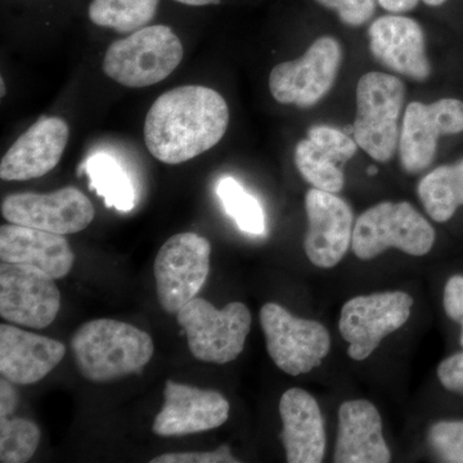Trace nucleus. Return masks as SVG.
Returning a JSON list of instances; mask_svg holds the SVG:
<instances>
[{
  "label": "nucleus",
  "instance_id": "nucleus-28",
  "mask_svg": "<svg viewBox=\"0 0 463 463\" xmlns=\"http://www.w3.org/2000/svg\"><path fill=\"white\" fill-rule=\"evenodd\" d=\"M428 440L440 461L463 463V420L434 423Z\"/></svg>",
  "mask_w": 463,
  "mask_h": 463
},
{
  "label": "nucleus",
  "instance_id": "nucleus-9",
  "mask_svg": "<svg viewBox=\"0 0 463 463\" xmlns=\"http://www.w3.org/2000/svg\"><path fill=\"white\" fill-rule=\"evenodd\" d=\"M341 61L340 43L332 36H321L298 60L274 67L269 76L270 94L282 105L313 108L334 87Z\"/></svg>",
  "mask_w": 463,
  "mask_h": 463
},
{
  "label": "nucleus",
  "instance_id": "nucleus-10",
  "mask_svg": "<svg viewBox=\"0 0 463 463\" xmlns=\"http://www.w3.org/2000/svg\"><path fill=\"white\" fill-rule=\"evenodd\" d=\"M413 298L403 291L379 292L350 298L341 309L339 328L349 343L347 354L364 361L388 335L403 327L411 317Z\"/></svg>",
  "mask_w": 463,
  "mask_h": 463
},
{
  "label": "nucleus",
  "instance_id": "nucleus-17",
  "mask_svg": "<svg viewBox=\"0 0 463 463\" xmlns=\"http://www.w3.org/2000/svg\"><path fill=\"white\" fill-rule=\"evenodd\" d=\"M70 129L61 118H42L18 137L0 163V178L7 182L32 181L52 172L69 142Z\"/></svg>",
  "mask_w": 463,
  "mask_h": 463
},
{
  "label": "nucleus",
  "instance_id": "nucleus-4",
  "mask_svg": "<svg viewBox=\"0 0 463 463\" xmlns=\"http://www.w3.org/2000/svg\"><path fill=\"white\" fill-rule=\"evenodd\" d=\"M182 60V43L169 26H146L109 45L103 71L124 87L146 88L165 80Z\"/></svg>",
  "mask_w": 463,
  "mask_h": 463
},
{
  "label": "nucleus",
  "instance_id": "nucleus-22",
  "mask_svg": "<svg viewBox=\"0 0 463 463\" xmlns=\"http://www.w3.org/2000/svg\"><path fill=\"white\" fill-rule=\"evenodd\" d=\"M390 459L383 420L374 404L364 399L341 404L335 462L388 463Z\"/></svg>",
  "mask_w": 463,
  "mask_h": 463
},
{
  "label": "nucleus",
  "instance_id": "nucleus-32",
  "mask_svg": "<svg viewBox=\"0 0 463 463\" xmlns=\"http://www.w3.org/2000/svg\"><path fill=\"white\" fill-rule=\"evenodd\" d=\"M438 377L444 388L463 395V352L444 359L439 364Z\"/></svg>",
  "mask_w": 463,
  "mask_h": 463
},
{
  "label": "nucleus",
  "instance_id": "nucleus-2",
  "mask_svg": "<svg viewBox=\"0 0 463 463\" xmlns=\"http://www.w3.org/2000/svg\"><path fill=\"white\" fill-rule=\"evenodd\" d=\"M71 349L79 373L93 383L141 373L155 352L147 332L109 318L84 323L72 336Z\"/></svg>",
  "mask_w": 463,
  "mask_h": 463
},
{
  "label": "nucleus",
  "instance_id": "nucleus-25",
  "mask_svg": "<svg viewBox=\"0 0 463 463\" xmlns=\"http://www.w3.org/2000/svg\"><path fill=\"white\" fill-rule=\"evenodd\" d=\"M158 0H91L88 14L94 25L133 33L154 20Z\"/></svg>",
  "mask_w": 463,
  "mask_h": 463
},
{
  "label": "nucleus",
  "instance_id": "nucleus-23",
  "mask_svg": "<svg viewBox=\"0 0 463 463\" xmlns=\"http://www.w3.org/2000/svg\"><path fill=\"white\" fill-rule=\"evenodd\" d=\"M417 194L432 221L446 223L452 219L457 209L463 206V158L423 176Z\"/></svg>",
  "mask_w": 463,
  "mask_h": 463
},
{
  "label": "nucleus",
  "instance_id": "nucleus-37",
  "mask_svg": "<svg viewBox=\"0 0 463 463\" xmlns=\"http://www.w3.org/2000/svg\"><path fill=\"white\" fill-rule=\"evenodd\" d=\"M367 173L370 174V175H374V174H377V167L376 166L368 167Z\"/></svg>",
  "mask_w": 463,
  "mask_h": 463
},
{
  "label": "nucleus",
  "instance_id": "nucleus-26",
  "mask_svg": "<svg viewBox=\"0 0 463 463\" xmlns=\"http://www.w3.org/2000/svg\"><path fill=\"white\" fill-rule=\"evenodd\" d=\"M216 192L225 212L233 218L241 231L254 236L265 233L263 207L236 179L225 176L219 182Z\"/></svg>",
  "mask_w": 463,
  "mask_h": 463
},
{
  "label": "nucleus",
  "instance_id": "nucleus-35",
  "mask_svg": "<svg viewBox=\"0 0 463 463\" xmlns=\"http://www.w3.org/2000/svg\"><path fill=\"white\" fill-rule=\"evenodd\" d=\"M181 5H192V7H203V5H216L219 0H174Z\"/></svg>",
  "mask_w": 463,
  "mask_h": 463
},
{
  "label": "nucleus",
  "instance_id": "nucleus-16",
  "mask_svg": "<svg viewBox=\"0 0 463 463\" xmlns=\"http://www.w3.org/2000/svg\"><path fill=\"white\" fill-rule=\"evenodd\" d=\"M370 50L386 69L414 81L430 78L422 27L413 18L388 14L377 18L368 30Z\"/></svg>",
  "mask_w": 463,
  "mask_h": 463
},
{
  "label": "nucleus",
  "instance_id": "nucleus-21",
  "mask_svg": "<svg viewBox=\"0 0 463 463\" xmlns=\"http://www.w3.org/2000/svg\"><path fill=\"white\" fill-rule=\"evenodd\" d=\"M279 414L288 462H322L326 452L325 422L315 397L300 388L288 389L279 402Z\"/></svg>",
  "mask_w": 463,
  "mask_h": 463
},
{
  "label": "nucleus",
  "instance_id": "nucleus-20",
  "mask_svg": "<svg viewBox=\"0 0 463 463\" xmlns=\"http://www.w3.org/2000/svg\"><path fill=\"white\" fill-rule=\"evenodd\" d=\"M0 259L32 265L54 279L66 277L75 263L74 251L62 234L14 223L0 228Z\"/></svg>",
  "mask_w": 463,
  "mask_h": 463
},
{
  "label": "nucleus",
  "instance_id": "nucleus-31",
  "mask_svg": "<svg viewBox=\"0 0 463 463\" xmlns=\"http://www.w3.org/2000/svg\"><path fill=\"white\" fill-rule=\"evenodd\" d=\"M444 309L452 321L461 325V345L463 346V276H453L448 279L444 288Z\"/></svg>",
  "mask_w": 463,
  "mask_h": 463
},
{
  "label": "nucleus",
  "instance_id": "nucleus-12",
  "mask_svg": "<svg viewBox=\"0 0 463 463\" xmlns=\"http://www.w3.org/2000/svg\"><path fill=\"white\" fill-rule=\"evenodd\" d=\"M2 215L9 223L66 236L84 231L96 212L83 192L65 187L51 194H9L3 200Z\"/></svg>",
  "mask_w": 463,
  "mask_h": 463
},
{
  "label": "nucleus",
  "instance_id": "nucleus-18",
  "mask_svg": "<svg viewBox=\"0 0 463 463\" xmlns=\"http://www.w3.org/2000/svg\"><path fill=\"white\" fill-rule=\"evenodd\" d=\"M358 145L347 134L328 125H316L295 147V165L318 190L337 194L345 184L341 164L352 160Z\"/></svg>",
  "mask_w": 463,
  "mask_h": 463
},
{
  "label": "nucleus",
  "instance_id": "nucleus-24",
  "mask_svg": "<svg viewBox=\"0 0 463 463\" xmlns=\"http://www.w3.org/2000/svg\"><path fill=\"white\" fill-rule=\"evenodd\" d=\"M81 169L90 176L91 190L103 197L106 206L127 213L136 205L132 179L114 156L99 152L88 158Z\"/></svg>",
  "mask_w": 463,
  "mask_h": 463
},
{
  "label": "nucleus",
  "instance_id": "nucleus-38",
  "mask_svg": "<svg viewBox=\"0 0 463 463\" xmlns=\"http://www.w3.org/2000/svg\"><path fill=\"white\" fill-rule=\"evenodd\" d=\"M2 97L5 96V81H3V79H2Z\"/></svg>",
  "mask_w": 463,
  "mask_h": 463
},
{
  "label": "nucleus",
  "instance_id": "nucleus-7",
  "mask_svg": "<svg viewBox=\"0 0 463 463\" xmlns=\"http://www.w3.org/2000/svg\"><path fill=\"white\" fill-rule=\"evenodd\" d=\"M260 325L270 358L289 376L309 373L330 353V334L322 323L298 318L279 304L261 307Z\"/></svg>",
  "mask_w": 463,
  "mask_h": 463
},
{
  "label": "nucleus",
  "instance_id": "nucleus-14",
  "mask_svg": "<svg viewBox=\"0 0 463 463\" xmlns=\"http://www.w3.org/2000/svg\"><path fill=\"white\" fill-rule=\"evenodd\" d=\"M306 210L307 232L304 250L307 259L316 267H335L352 245V207L336 194L313 187L306 196Z\"/></svg>",
  "mask_w": 463,
  "mask_h": 463
},
{
  "label": "nucleus",
  "instance_id": "nucleus-15",
  "mask_svg": "<svg viewBox=\"0 0 463 463\" xmlns=\"http://www.w3.org/2000/svg\"><path fill=\"white\" fill-rule=\"evenodd\" d=\"M165 403L152 425L158 437H185L221 428L230 417V402L215 390L166 381Z\"/></svg>",
  "mask_w": 463,
  "mask_h": 463
},
{
  "label": "nucleus",
  "instance_id": "nucleus-19",
  "mask_svg": "<svg viewBox=\"0 0 463 463\" xmlns=\"http://www.w3.org/2000/svg\"><path fill=\"white\" fill-rule=\"evenodd\" d=\"M66 355L60 341L0 326V373L14 385H32L50 374Z\"/></svg>",
  "mask_w": 463,
  "mask_h": 463
},
{
  "label": "nucleus",
  "instance_id": "nucleus-3",
  "mask_svg": "<svg viewBox=\"0 0 463 463\" xmlns=\"http://www.w3.org/2000/svg\"><path fill=\"white\" fill-rule=\"evenodd\" d=\"M404 99L405 85L394 75L368 72L356 85L354 141L379 163H388L397 154Z\"/></svg>",
  "mask_w": 463,
  "mask_h": 463
},
{
  "label": "nucleus",
  "instance_id": "nucleus-33",
  "mask_svg": "<svg viewBox=\"0 0 463 463\" xmlns=\"http://www.w3.org/2000/svg\"><path fill=\"white\" fill-rule=\"evenodd\" d=\"M14 383L5 377L0 380V417H11L17 407V392Z\"/></svg>",
  "mask_w": 463,
  "mask_h": 463
},
{
  "label": "nucleus",
  "instance_id": "nucleus-5",
  "mask_svg": "<svg viewBox=\"0 0 463 463\" xmlns=\"http://www.w3.org/2000/svg\"><path fill=\"white\" fill-rule=\"evenodd\" d=\"M432 225L410 203H377L356 219L352 248L361 260H373L388 249L423 257L435 243Z\"/></svg>",
  "mask_w": 463,
  "mask_h": 463
},
{
  "label": "nucleus",
  "instance_id": "nucleus-34",
  "mask_svg": "<svg viewBox=\"0 0 463 463\" xmlns=\"http://www.w3.org/2000/svg\"><path fill=\"white\" fill-rule=\"evenodd\" d=\"M420 0H377V3L390 14H404L412 11Z\"/></svg>",
  "mask_w": 463,
  "mask_h": 463
},
{
  "label": "nucleus",
  "instance_id": "nucleus-6",
  "mask_svg": "<svg viewBox=\"0 0 463 463\" xmlns=\"http://www.w3.org/2000/svg\"><path fill=\"white\" fill-rule=\"evenodd\" d=\"M187 335L192 355L206 364L236 361L251 330V313L242 303H230L216 309L203 298H192L176 313Z\"/></svg>",
  "mask_w": 463,
  "mask_h": 463
},
{
  "label": "nucleus",
  "instance_id": "nucleus-36",
  "mask_svg": "<svg viewBox=\"0 0 463 463\" xmlns=\"http://www.w3.org/2000/svg\"><path fill=\"white\" fill-rule=\"evenodd\" d=\"M426 5H430V7H439V5H444L447 0H422Z\"/></svg>",
  "mask_w": 463,
  "mask_h": 463
},
{
  "label": "nucleus",
  "instance_id": "nucleus-8",
  "mask_svg": "<svg viewBox=\"0 0 463 463\" xmlns=\"http://www.w3.org/2000/svg\"><path fill=\"white\" fill-rule=\"evenodd\" d=\"M212 245L194 232L170 237L158 250L154 272L158 303L169 315H176L205 285L210 273Z\"/></svg>",
  "mask_w": 463,
  "mask_h": 463
},
{
  "label": "nucleus",
  "instance_id": "nucleus-30",
  "mask_svg": "<svg viewBox=\"0 0 463 463\" xmlns=\"http://www.w3.org/2000/svg\"><path fill=\"white\" fill-rule=\"evenodd\" d=\"M228 447H221L213 452L165 453L152 459L151 463H237Z\"/></svg>",
  "mask_w": 463,
  "mask_h": 463
},
{
  "label": "nucleus",
  "instance_id": "nucleus-27",
  "mask_svg": "<svg viewBox=\"0 0 463 463\" xmlns=\"http://www.w3.org/2000/svg\"><path fill=\"white\" fill-rule=\"evenodd\" d=\"M41 430L30 420L0 417V462L23 463L35 455Z\"/></svg>",
  "mask_w": 463,
  "mask_h": 463
},
{
  "label": "nucleus",
  "instance_id": "nucleus-29",
  "mask_svg": "<svg viewBox=\"0 0 463 463\" xmlns=\"http://www.w3.org/2000/svg\"><path fill=\"white\" fill-rule=\"evenodd\" d=\"M323 7L337 12L347 26H362L373 16L376 0H317Z\"/></svg>",
  "mask_w": 463,
  "mask_h": 463
},
{
  "label": "nucleus",
  "instance_id": "nucleus-13",
  "mask_svg": "<svg viewBox=\"0 0 463 463\" xmlns=\"http://www.w3.org/2000/svg\"><path fill=\"white\" fill-rule=\"evenodd\" d=\"M463 132V102L441 99L426 105L412 102L405 109L399 137V156L405 172L421 173L437 155L441 136Z\"/></svg>",
  "mask_w": 463,
  "mask_h": 463
},
{
  "label": "nucleus",
  "instance_id": "nucleus-1",
  "mask_svg": "<svg viewBox=\"0 0 463 463\" xmlns=\"http://www.w3.org/2000/svg\"><path fill=\"white\" fill-rule=\"evenodd\" d=\"M230 124L224 97L212 88L184 85L161 94L145 121V142L152 156L178 165L214 147Z\"/></svg>",
  "mask_w": 463,
  "mask_h": 463
},
{
  "label": "nucleus",
  "instance_id": "nucleus-11",
  "mask_svg": "<svg viewBox=\"0 0 463 463\" xmlns=\"http://www.w3.org/2000/svg\"><path fill=\"white\" fill-rule=\"evenodd\" d=\"M61 294L54 279L32 265L0 264V316L30 328H45L60 312Z\"/></svg>",
  "mask_w": 463,
  "mask_h": 463
}]
</instances>
